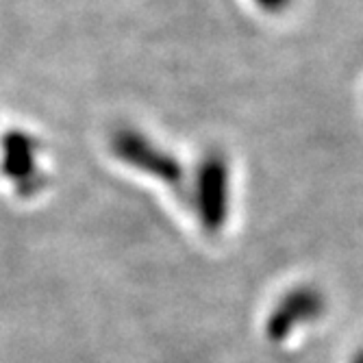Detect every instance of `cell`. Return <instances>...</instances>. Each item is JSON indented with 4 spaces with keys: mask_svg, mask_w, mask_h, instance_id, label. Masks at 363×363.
I'll return each mask as SVG.
<instances>
[{
    "mask_svg": "<svg viewBox=\"0 0 363 363\" xmlns=\"http://www.w3.org/2000/svg\"><path fill=\"white\" fill-rule=\"evenodd\" d=\"M228 161L222 152L211 150L203 157L196 172L194 203L201 224L216 233L224 226L228 211Z\"/></svg>",
    "mask_w": 363,
    "mask_h": 363,
    "instance_id": "obj_2",
    "label": "cell"
},
{
    "mask_svg": "<svg viewBox=\"0 0 363 363\" xmlns=\"http://www.w3.org/2000/svg\"><path fill=\"white\" fill-rule=\"evenodd\" d=\"M111 152L124 166L140 170L161 183L170 185L174 191L185 189V170L181 161L157 142L146 138L142 130L122 126L111 135Z\"/></svg>",
    "mask_w": 363,
    "mask_h": 363,
    "instance_id": "obj_1",
    "label": "cell"
},
{
    "mask_svg": "<svg viewBox=\"0 0 363 363\" xmlns=\"http://www.w3.org/2000/svg\"><path fill=\"white\" fill-rule=\"evenodd\" d=\"M252 3L263 9V11H268V13H277V11H283L291 0H252Z\"/></svg>",
    "mask_w": 363,
    "mask_h": 363,
    "instance_id": "obj_4",
    "label": "cell"
},
{
    "mask_svg": "<svg viewBox=\"0 0 363 363\" xmlns=\"http://www.w3.org/2000/svg\"><path fill=\"white\" fill-rule=\"evenodd\" d=\"M0 170L16 185V191L24 198L35 196L46 183L40 168V142L24 130H9L0 142Z\"/></svg>",
    "mask_w": 363,
    "mask_h": 363,
    "instance_id": "obj_3",
    "label": "cell"
}]
</instances>
